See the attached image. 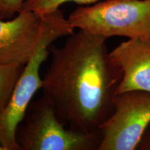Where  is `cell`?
Masks as SVG:
<instances>
[{"label": "cell", "instance_id": "1", "mask_svg": "<svg viewBox=\"0 0 150 150\" xmlns=\"http://www.w3.org/2000/svg\"><path fill=\"white\" fill-rule=\"evenodd\" d=\"M107 39L79 29L62 46H49L51 61L41 89L69 128L98 131L113 112L122 72L110 58Z\"/></svg>", "mask_w": 150, "mask_h": 150}, {"label": "cell", "instance_id": "2", "mask_svg": "<svg viewBox=\"0 0 150 150\" xmlns=\"http://www.w3.org/2000/svg\"><path fill=\"white\" fill-rule=\"evenodd\" d=\"M74 29L59 9L49 13L47 27L42 42L24 67L8 102L0 111V146L4 150H20L16 131L24 120L31 99L42 88L40 69L50 54L49 46L56 39L71 34Z\"/></svg>", "mask_w": 150, "mask_h": 150}, {"label": "cell", "instance_id": "3", "mask_svg": "<svg viewBox=\"0 0 150 150\" xmlns=\"http://www.w3.org/2000/svg\"><path fill=\"white\" fill-rule=\"evenodd\" d=\"M24 120L16 131L20 150H98L102 140L100 130L88 133L66 128L44 95L30 104Z\"/></svg>", "mask_w": 150, "mask_h": 150}, {"label": "cell", "instance_id": "4", "mask_svg": "<svg viewBox=\"0 0 150 150\" xmlns=\"http://www.w3.org/2000/svg\"><path fill=\"white\" fill-rule=\"evenodd\" d=\"M73 27L108 38L150 39V0H106L69 15Z\"/></svg>", "mask_w": 150, "mask_h": 150}, {"label": "cell", "instance_id": "5", "mask_svg": "<svg viewBox=\"0 0 150 150\" xmlns=\"http://www.w3.org/2000/svg\"><path fill=\"white\" fill-rule=\"evenodd\" d=\"M150 123V92L131 91L117 94L114 110L99 128L98 150H136Z\"/></svg>", "mask_w": 150, "mask_h": 150}, {"label": "cell", "instance_id": "6", "mask_svg": "<svg viewBox=\"0 0 150 150\" xmlns=\"http://www.w3.org/2000/svg\"><path fill=\"white\" fill-rule=\"evenodd\" d=\"M49 13L22 8L13 20H0V63L25 65L45 34Z\"/></svg>", "mask_w": 150, "mask_h": 150}, {"label": "cell", "instance_id": "7", "mask_svg": "<svg viewBox=\"0 0 150 150\" xmlns=\"http://www.w3.org/2000/svg\"><path fill=\"white\" fill-rule=\"evenodd\" d=\"M109 54L122 72L117 94L131 91L150 92V39H129Z\"/></svg>", "mask_w": 150, "mask_h": 150}, {"label": "cell", "instance_id": "8", "mask_svg": "<svg viewBox=\"0 0 150 150\" xmlns=\"http://www.w3.org/2000/svg\"><path fill=\"white\" fill-rule=\"evenodd\" d=\"M25 65L0 63V111L8 102Z\"/></svg>", "mask_w": 150, "mask_h": 150}, {"label": "cell", "instance_id": "9", "mask_svg": "<svg viewBox=\"0 0 150 150\" xmlns=\"http://www.w3.org/2000/svg\"><path fill=\"white\" fill-rule=\"evenodd\" d=\"M98 0H27L22 8L31 11L42 16L59 9V6L68 1H74L79 4H89Z\"/></svg>", "mask_w": 150, "mask_h": 150}, {"label": "cell", "instance_id": "10", "mask_svg": "<svg viewBox=\"0 0 150 150\" xmlns=\"http://www.w3.org/2000/svg\"><path fill=\"white\" fill-rule=\"evenodd\" d=\"M27 0H0V13L12 15L21 10Z\"/></svg>", "mask_w": 150, "mask_h": 150}, {"label": "cell", "instance_id": "11", "mask_svg": "<svg viewBox=\"0 0 150 150\" xmlns=\"http://www.w3.org/2000/svg\"><path fill=\"white\" fill-rule=\"evenodd\" d=\"M136 150H150V123L146 129Z\"/></svg>", "mask_w": 150, "mask_h": 150}, {"label": "cell", "instance_id": "12", "mask_svg": "<svg viewBox=\"0 0 150 150\" xmlns=\"http://www.w3.org/2000/svg\"><path fill=\"white\" fill-rule=\"evenodd\" d=\"M0 150H4V149H3V148H2V147H1V146H0Z\"/></svg>", "mask_w": 150, "mask_h": 150}]
</instances>
